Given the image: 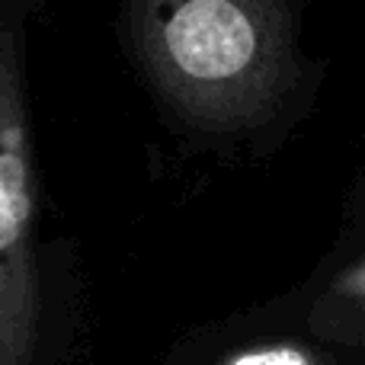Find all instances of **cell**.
<instances>
[{
    "label": "cell",
    "instance_id": "1",
    "mask_svg": "<svg viewBox=\"0 0 365 365\" xmlns=\"http://www.w3.org/2000/svg\"><path fill=\"white\" fill-rule=\"evenodd\" d=\"M158 90L208 122L253 115L295 61V0H122Z\"/></svg>",
    "mask_w": 365,
    "mask_h": 365
},
{
    "label": "cell",
    "instance_id": "2",
    "mask_svg": "<svg viewBox=\"0 0 365 365\" xmlns=\"http://www.w3.org/2000/svg\"><path fill=\"white\" fill-rule=\"evenodd\" d=\"M36 266L16 29L0 19V365H32Z\"/></svg>",
    "mask_w": 365,
    "mask_h": 365
},
{
    "label": "cell",
    "instance_id": "3",
    "mask_svg": "<svg viewBox=\"0 0 365 365\" xmlns=\"http://www.w3.org/2000/svg\"><path fill=\"white\" fill-rule=\"evenodd\" d=\"M231 365H314V359L295 346H269L237 356Z\"/></svg>",
    "mask_w": 365,
    "mask_h": 365
},
{
    "label": "cell",
    "instance_id": "4",
    "mask_svg": "<svg viewBox=\"0 0 365 365\" xmlns=\"http://www.w3.org/2000/svg\"><path fill=\"white\" fill-rule=\"evenodd\" d=\"M343 289L346 292H353V295H359V298H365V263L359 266V269H353L346 276V282H343Z\"/></svg>",
    "mask_w": 365,
    "mask_h": 365
}]
</instances>
